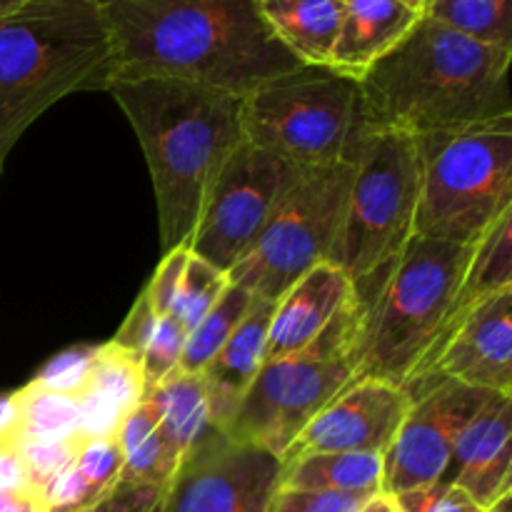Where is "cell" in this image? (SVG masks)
<instances>
[{
  "mask_svg": "<svg viewBox=\"0 0 512 512\" xmlns=\"http://www.w3.org/2000/svg\"><path fill=\"white\" fill-rule=\"evenodd\" d=\"M103 8L113 80L175 78L245 98L300 65L270 33L258 0H103Z\"/></svg>",
  "mask_w": 512,
  "mask_h": 512,
  "instance_id": "6da1fadb",
  "label": "cell"
},
{
  "mask_svg": "<svg viewBox=\"0 0 512 512\" xmlns=\"http://www.w3.org/2000/svg\"><path fill=\"white\" fill-rule=\"evenodd\" d=\"M145 153L158 203L163 253L190 243L200 208L225 160L245 140L243 98L175 78L113 80Z\"/></svg>",
  "mask_w": 512,
  "mask_h": 512,
  "instance_id": "7a4b0ae2",
  "label": "cell"
},
{
  "mask_svg": "<svg viewBox=\"0 0 512 512\" xmlns=\"http://www.w3.org/2000/svg\"><path fill=\"white\" fill-rule=\"evenodd\" d=\"M512 50L470 40L423 15L360 78L373 130L410 138L512 115Z\"/></svg>",
  "mask_w": 512,
  "mask_h": 512,
  "instance_id": "3957f363",
  "label": "cell"
},
{
  "mask_svg": "<svg viewBox=\"0 0 512 512\" xmlns=\"http://www.w3.org/2000/svg\"><path fill=\"white\" fill-rule=\"evenodd\" d=\"M113 38L103 0H25L0 20V163L58 100L108 90Z\"/></svg>",
  "mask_w": 512,
  "mask_h": 512,
  "instance_id": "277c9868",
  "label": "cell"
},
{
  "mask_svg": "<svg viewBox=\"0 0 512 512\" xmlns=\"http://www.w3.org/2000/svg\"><path fill=\"white\" fill-rule=\"evenodd\" d=\"M473 245L413 235L368 303L363 358L355 378L405 388L425 378L465 315L458 313L460 283Z\"/></svg>",
  "mask_w": 512,
  "mask_h": 512,
  "instance_id": "5b68a950",
  "label": "cell"
},
{
  "mask_svg": "<svg viewBox=\"0 0 512 512\" xmlns=\"http://www.w3.org/2000/svg\"><path fill=\"white\" fill-rule=\"evenodd\" d=\"M415 235L475 245L512 210V115L415 138Z\"/></svg>",
  "mask_w": 512,
  "mask_h": 512,
  "instance_id": "8992f818",
  "label": "cell"
},
{
  "mask_svg": "<svg viewBox=\"0 0 512 512\" xmlns=\"http://www.w3.org/2000/svg\"><path fill=\"white\" fill-rule=\"evenodd\" d=\"M368 303L353 295L298 353L265 360L223 433L283 458L310 420L355 380Z\"/></svg>",
  "mask_w": 512,
  "mask_h": 512,
  "instance_id": "52a82bcc",
  "label": "cell"
},
{
  "mask_svg": "<svg viewBox=\"0 0 512 512\" xmlns=\"http://www.w3.org/2000/svg\"><path fill=\"white\" fill-rule=\"evenodd\" d=\"M370 133L360 80L330 65H298L243 98L245 140L300 168L353 163Z\"/></svg>",
  "mask_w": 512,
  "mask_h": 512,
  "instance_id": "ba28073f",
  "label": "cell"
},
{
  "mask_svg": "<svg viewBox=\"0 0 512 512\" xmlns=\"http://www.w3.org/2000/svg\"><path fill=\"white\" fill-rule=\"evenodd\" d=\"M418 210V148L395 130H373L353 160V183L330 263L370 303L408 240Z\"/></svg>",
  "mask_w": 512,
  "mask_h": 512,
  "instance_id": "9c48e42d",
  "label": "cell"
},
{
  "mask_svg": "<svg viewBox=\"0 0 512 512\" xmlns=\"http://www.w3.org/2000/svg\"><path fill=\"white\" fill-rule=\"evenodd\" d=\"M353 183V163L303 168L270 213L258 240L228 273L230 283L253 298L275 303L315 265L330 263L345 203Z\"/></svg>",
  "mask_w": 512,
  "mask_h": 512,
  "instance_id": "30bf717a",
  "label": "cell"
},
{
  "mask_svg": "<svg viewBox=\"0 0 512 512\" xmlns=\"http://www.w3.org/2000/svg\"><path fill=\"white\" fill-rule=\"evenodd\" d=\"M300 170V165L243 140L210 183L190 235V253L228 275L253 248Z\"/></svg>",
  "mask_w": 512,
  "mask_h": 512,
  "instance_id": "8fae6325",
  "label": "cell"
},
{
  "mask_svg": "<svg viewBox=\"0 0 512 512\" xmlns=\"http://www.w3.org/2000/svg\"><path fill=\"white\" fill-rule=\"evenodd\" d=\"M280 475L278 455L210 428L175 468L160 512H270Z\"/></svg>",
  "mask_w": 512,
  "mask_h": 512,
  "instance_id": "7c38bea8",
  "label": "cell"
},
{
  "mask_svg": "<svg viewBox=\"0 0 512 512\" xmlns=\"http://www.w3.org/2000/svg\"><path fill=\"white\" fill-rule=\"evenodd\" d=\"M403 390L410 395V410L383 455V493L393 498L443 480L455 438L490 398V390L470 388L438 373Z\"/></svg>",
  "mask_w": 512,
  "mask_h": 512,
  "instance_id": "4fadbf2b",
  "label": "cell"
},
{
  "mask_svg": "<svg viewBox=\"0 0 512 512\" xmlns=\"http://www.w3.org/2000/svg\"><path fill=\"white\" fill-rule=\"evenodd\" d=\"M408 410L410 395L403 388L385 380L355 378L310 420L280 463L308 453L385 455Z\"/></svg>",
  "mask_w": 512,
  "mask_h": 512,
  "instance_id": "5bb4252c",
  "label": "cell"
},
{
  "mask_svg": "<svg viewBox=\"0 0 512 512\" xmlns=\"http://www.w3.org/2000/svg\"><path fill=\"white\" fill-rule=\"evenodd\" d=\"M433 373L512 395V290L490 295L460 320L428 375Z\"/></svg>",
  "mask_w": 512,
  "mask_h": 512,
  "instance_id": "9a60e30c",
  "label": "cell"
},
{
  "mask_svg": "<svg viewBox=\"0 0 512 512\" xmlns=\"http://www.w3.org/2000/svg\"><path fill=\"white\" fill-rule=\"evenodd\" d=\"M443 483L458 485L480 508L512 490V395L490 393L463 425Z\"/></svg>",
  "mask_w": 512,
  "mask_h": 512,
  "instance_id": "2e32d148",
  "label": "cell"
},
{
  "mask_svg": "<svg viewBox=\"0 0 512 512\" xmlns=\"http://www.w3.org/2000/svg\"><path fill=\"white\" fill-rule=\"evenodd\" d=\"M353 295V283L333 263L308 270L273 303L265 360L285 358L313 343Z\"/></svg>",
  "mask_w": 512,
  "mask_h": 512,
  "instance_id": "e0dca14e",
  "label": "cell"
},
{
  "mask_svg": "<svg viewBox=\"0 0 512 512\" xmlns=\"http://www.w3.org/2000/svg\"><path fill=\"white\" fill-rule=\"evenodd\" d=\"M273 318V303L253 298L248 313L240 320L235 333L225 340L215 358L200 370V383L208 395L210 423L223 430L238 410L240 400L250 390L265 363V340Z\"/></svg>",
  "mask_w": 512,
  "mask_h": 512,
  "instance_id": "ac0fdd59",
  "label": "cell"
},
{
  "mask_svg": "<svg viewBox=\"0 0 512 512\" xmlns=\"http://www.w3.org/2000/svg\"><path fill=\"white\" fill-rule=\"evenodd\" d=\"M423 13L403 0H345L330 68L360 80L390 53Z\"/></svg>",
  "mask_w": 512,
  "mask_h": 512,
  "instance_id": "d6986e66",
  "label": "cell"
},
{
  "mask_svg": "<svg viewBox=\"0 0 512 512\" xmlns=\"http://www.w3.org/2000/svg\"><path fill=\"white\" fill-rule=\"evenodd\" d=\"M75 400L80 405V438H110L143 400L140 363L113 343L98 345L88 380Z\"/></svg>",
  "mask_w": 512,
  "mask_h": 512,
  "instance_id": "ffe728a7",
  "label": "cell"
},
{
  "mask_svg": "<svg viewBox=\"0 0 512 512\" xmlns=\"http://www.w3.org/2000/svg\"><path fill=\"white\" fill-rule=\"evenodd\" d=\"M278 43L300 65H328L343 18V0H258Z\"/></svg>",
  "mask_w": 512,
  "mask_h": 512,
  "instance_id": "44dd1931",
  "label": "cell"
},
{
  "mask_svg": "<svg viewBox=\"0 0 512 512\" xmlns=\"http://www.w3.org/2000/svg\"><path fill=\"white\" fill-rule=\"evenodd\" d=\"M283 488L328 490L348 495L383 493V455L378 453H308L283 463Z\"/></svg>",
  "mask_w": 512,
  "mask_h": 512,
  "instance_id": "7402d4cb",
  "label": "cell"
},
{
  "mask_svg": "<svg viewBox=\"0 0 512 512\" xmlns=\"http://www.w3.org/2000/svg\"><path fill=\"white\" fill-rule=\"evenodd\" d=\"M143 400H148L158 418L160 438L175 460L193 448L195 440L203 438L213 423H210L208 395H205L200 375H188L175 370L170 378L155 385Z\"/></svg>",
  "mask_w": 512,
  "mask_h": 512,
  "instance_id": "603a6c76",
  "label": "cell"
},
{
  "mask_svg": "<svg viewBox=\"0 0 512 512\" xmlns=\"http://www.w3.org/2000/svg\"><path fill=\"white\" fill-rule=\"evenodd\" d=\"M120 450H123V470L120 483L130 485H160L168 488L178 460L165 448L158 430V418L148 400H140L115 433Z\"/></svg>",
  "mask_w": 512,
  "mask_h": 512,
  "instance_id": "cb8c5ba5",
  "label": "cell"
},
{
  "mask_svg": "<svg viewBox=\"0 0 512 512\" xmlns=\"http://www.w3.org/2000/svg\"><path fill=\"white\" fill-rule=\"evenodd\" d=\"M503 290H512V210L500 215L473 245L455 308L468 315L475 305Z\"/></svg>",
  "mask_w": 512,
  "mask_h": 512,
  "instance_id": "d4e9b609",
  "label": "cell"
},
{
  "mask_svg": "<svg viewBox=\"0 0 512 512\" xmlns=\"http://www.w3.org/2000/svg\"><path fill=\"white\" fill-rule=\"evenodd\" d=\"M13 403L15 423L8 438L15 443H30V440L58 443V440L80 438V405L73 395L28 383L13 393Z\"/></svg>",
  "mask_w": 512,
  "mask_h": 512,
  "instance_id": "484cf974",
  "label": "cell"
},
{
  "mask_svg": "<svg viewBox=\"0 0 512 512\" xmlns=\"http://www.w3.org/2000/svg\"><path fill=\"white\" fill-rule=\"evenodd\" d=\"M423 15L470 40L512 50L510 0H430Z\"/></svg>",
  "mask_w": 512,
  "mask_h": 512,
  "instance_id": "4316f807",
  "label": "cell"
},
{
  "mask_svg": "<svg viewBox=\"0 0 512 512\" xmlns=\"http://www.w3.org/2000/svg\"><path fill=\"white\" fill-rule=\"evenodd\" d=\"M250 303H253V295L248 290H243L235 283H228L218 303L198 320V325L185 338L183 355H180L178 365L180 373L200 375V370L215 358V353L223 348L225 340L235 333L240 320L248 313Z\"/></svg>",
  "mask_w": 512,
  "mask_h": 512,
  "instance_id": "83f0119b",
  "label": "cell"
},
{
  "mask_svg": "<svg viewBox=\"0 0 512 512\" xmlns=\"http://www.w3.org/2000/svg\"><path fill=\"white\" fill-rule=\"evenodd\" d=\"M228 283V275L190 253L170 315L190 333L198 325V320L218 303Z\"/></svg>",
  "mask_w": 512,
  "mask_h": 512,
  "instance_id": "f1b7e54d",
  "label": "cell"
},
{
  "mask_svg": "<svg viewBox=\"0 0 512 512\" xmlns=\"http://www.w3.org/2000/svg\"><path fill=\"white\" fill-rule=\"evenodd\" d=\"M185 338H188V330H185L173 315L158 318V325H155L153 330V338H150L148 348H145L143 353V360H140V373H143V398L155 388V385H160L165 378H170V375L178 370Z\"/></svg>",
  "mask_w": 512,
  "mask_h": 512,
  "instance_id": "f546056e",
  "label": "cell"
},
{
  "mask_svg": "<svg viewBox=\"0 0 512 512\" xmlns=\"http://www.w3.org/2000/svg\"><path fill=\"white\" fill-rule=\"evenodd\" d=\"M73 465L83 475L85 483L103 498L120 483L123 470V450L115 435L110 438H85L75 450Z\"/></svg>",
  "mask_w": 512,
  "mask_h": 512,
  "instance_id": "4dcf8cb0",
  "label": "cell"
},
{
  "mask_svg": "<svg viewBox=\"0 0 512 512\" xmlns=\"http://www.w3.org/2000/svg\"><path fill=\"white\" fill-rule=\"evenodd\" d=\"M95 353H98V345L95 348L93 345H75V348L63 350L55 358H50L30 383L40 385L45 390H55V393L73 395L75 398L83 390L85 380H88Z\"/></svg>",
  "mask_w": 512,
  "mask_h": 512,
  "instance_id": "1f68e13d",
  "label": "cell"
},
{
  "mask_svg": "<svg viewBox=\"0 0 512 512\" xmlns=\"http://www.w3.org/2000/svg\"><path fill=\"white\" fill-rule=\"evenodd\" d=\"M78 440H58V443H48V440H30V443H18L23 463L28 468L30 485L35 490H43L55 475L63 468H68L78 450Z\"/></svg>",
  "mask_w": 512,
  "mask_h": 512,
  "instance_id": "d6a6232c",
  "label": "cell"
},
{
  "mask_svg": "<svg viewBox=\"0 0 512 512\" xmlns=\"http://www.w3.org/2000/svg\"><path fill=\"white\" fill-rule=\"evenodd\" d=\"M373 495L328 493V490L283 488L275 493L270 512H358L360 505Z\"/></svg>",
  "mask_w": 512,
  "mask_h": 512,
  "instance_id": "836d02e7",
  "label": "cell"
},
{
  "mask_svg": "<svg viewBox=\"0 0 512 512\" xmlns=\"http://www.w3.org/2000/svg\"><path fill=\"white\" fill-rule=\"evenodd\" d=\"M403 512H483L473 498L458 485L433 483L425 488L410 490V493L395 495Z\"/></svg>",
  "mask_w": 512,
  "mask_h": 512,
  "instance_id": "e575fe53",
  "label": "cell"
},
{
  "mask_svg": "<svg viewBox=\"0 0 512 512\" xmlns=\"http://www.w3.org/2000/svg\"><path fill=\"white\" fill-rule=\"evenodd\" d=\"M190 248L188 245H180V248L168 250L163 253V260L155 268L153 278L145 285V295H148L150 305H153L155 315L158 318H165V315L173 313L175 295H178L180 280H183L185 265H188Z\"/></svg>",
  "mask_w": 512,
  "mask_h": 512,
  "instance_id": "d590c367",
  "label": "cell"
},
{
  "mask_svg": "<svg viewBox=\"0 0 512 512\" xmlns=\"http://www.w3.org/2000/svg\"><path fill=\"white\" fill-rule=\"evenodd\" d=\"M40 493H43L48 512H78L100 500V495L85 483V478L78 473L73 463L60 470Z\"/></svg>",
  "mask_w": 512,
  "mask_h": 512,
  "instance_id": "8d00e7d4",
  "label": "cell"
},
{
  "mask_svg": "<svg viewBox=\"0 0 512 512\" xmlns=\"http://www.w3.org/2000/svg\"><path fill=\"white\" fill-rule=\"evenodd\" d=\"M155 325H158V315H155L153 305H150L148 295H145V290H143V293L138 295V300L133 303V308H130L125 323L120 325V330L115 333V338L110 340V343L140 363V360H143L145 348H148L150 338H153Z\"/></svg>",
  "mask_w": 512,
  "mask_h": 512,
  "instance_id": "74e56055",
  "label": "cell"
},
{
  "mask_svg": "<svg viewBox=\"0 0 512 512\" xmlns=\"http://www.w3.org/2000/svg\"><path fill=\"white\" fill-rule=\"evenodd\" d=\"M165 488L160 485L118 483L105 498L78 512H160Z\"/></svg>",
  "mask_w": 512,
  "mask_h": 512,
  "instance_id": "f35d334b",
  "label": "cell"
},
{
  "mask_svg": "<svg viewBox=\"0 0 512 512\" xmlns=\"http://www.w3.org/2000/svg\"><path fill=\"white\" fill-rule=\"evenodd\" d=\"M8 490H35L30 485L28 468L23 463V455L15 440L8 435H0V493Z\"/></svg>",
  "mask_w": 512,
  "mask_h": 512,
  "instance_id": "ab89813d",
  "label": "cell"
},
{
  "mask_svg": "<svg viewBox=\"0 0 512 512\" xmlns=\"http://www.w3.org/2000/svg\"><path fill=\"white\" fill-rule=\"evenodd\" d=\"M0 512H48L40 490H8L0 493Z\"/></svg>",
  "mask_w": 512,
  "mask_h": 512,
  "instance_id": "60d3db41",
  "label": "cell"
},
{
  "mask_svg": "<svg viewBox=\"0 0 512 512\" xmlns=\"http://www.w3.org/2000/svg\"><path fill=\"white\" fill-rule=\"evenodd\" d=\"M358 512H403V510H400L398 500H395L393 495L378 493L373 495V498L365 500V503L358 508Z\"/></svg>",
  "mask_w": 512,
  "mask_h": 512,
  "instance_id": "b9f144b4",
  "label": "cell"
},
{
  "mask_svg": "<svg viewBox=\"0 0 512 512\" xmlns=\"http://www.w3.org/2000/svg\"><path fill=\"white\" fill-rule=\"evenodd\" d=\"M15 423L13 395H0V435H8Z\"/></svg>",
  "mask_w": 512,
  "mask_h": 512,
  "instance_id": "7bdbcfd3",
  "label": "cell"
},
{
  "mask_svg": "<svg viewBox=\"0 0 512 512\" xmlns=\"http://www.w3.org/2000/svg\"><path fill=\"white\" fill-rule=\"evenodd\" d=\"M483 512H512V490L510 493L500 495V498L495 500V503H490Z\"/></svg>",
  "mask_w": 512,
  "mask_h": 512,
  "instance_id": "ee69618b",
  "label": "cell"
},
{
  "mask_svg": "<svg viewBox=\"0 0 512 512\" xmlns=\"http://www.w3.org/2000/svg\"><path fill=\"white\" fill-rule=\"evenodd\" d=\"M23 3L25 0H0V20H3L5 15L15 13V10H18Z\"/></svg>",
  "mask_w": 512,
  "mask_h": 512,
  "instance_id": "f6af8a7d",
  "label": "cell"
},
{
  "mask_svg": "<svg viewBox=\"0 0 512 512\" xmlns=\"http://www.w3.org/2000/svg\"><path fill=\"white\" fill-rule=\"evenodd\" d=\"M403 3H408L410 8H415V10H420V13H423V10H425V5H428L430 0H403Z\"/></svg>",
  "mask_w": 512,
  "mask_h": 512,
  "instance_id": "bcb514c9",
  "label": "cell"
},
{
  "mask_svg": "<svg viewBox=\"0 0 512 512\" xmlns=\"http://www.w3.org/2000/svg\"><path fill=\"white\" fill-rule=\"evenodd\" d=\"M343 3H345V0H343Z\"/></svg>",
  "mask_w": 512,
  "mask_h": 512,
  "instance_id": "7dc6e473",
  "label": "cell"
},
{
  "mask_svg": "<svg viewBox=\"0 0 512 512\" xmlns=\"http://www.w3.org/2000/svg\"><path fill=\"white\" fill-rule=\"evenodd\" d=\"M0 165H3V163H0Z\"/></svg>",
  "mask_w": 512,
  "mask_h": 512,
  "instance_id": "c3c4849f",
  "label": "cell"
}]
</instances>
